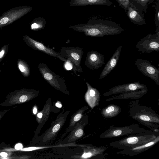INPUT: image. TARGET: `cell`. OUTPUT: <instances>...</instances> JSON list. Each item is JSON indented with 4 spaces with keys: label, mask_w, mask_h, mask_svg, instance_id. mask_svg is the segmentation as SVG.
<instances>
[{
    "label": "cell",
    "mask_w": 159,
    "mask_h": 159,
    "mask_svg": "<svg viewBox=\"0 0 159 159\" xmlns=\"http://www.w3.org/2000/svg\"><path fill=\"white\" fill-rule=\"evenodd\" d=\"M37 148L34 147H30L27 148H24L22 150L23 151H30L36 149Z\"/></svg>",
    "instance_id": "cell-29"
},
{
    "label": "cell",
    "mask_w": 159,
    "mask_h": 159,
    "mask_svg": "<svg viewBox=\"0 0 159 159\" xmlns=\"http://www.w3.org/2000/svg\"><path fill=\"white\" fill-rule=\"evenodd\" d=\"M138 141V139L136 137H129L126 139L127 143L131 144L136 143Z\"/></svg>",
    "instance_id": "cell-17"
},
{
    "label": "cell",
    "mask_w": 159,
    "mask_h": 159,
    "mask_svg": "<svg viewBox=\"0 0 159 159\" xmlns=\"http://www.w3.org/2000/svg\"><path fill=\"white\" fill-rule=\"evenodd\" d=\"M122 133L120 129H118L115 130L113 133L114 135L117 136L120 135Z\"/></svg>",
    "instance_id": "cell-26"
},
{
    "label": "cell",
    "mask_w": 159,
    "mask_h": 159,
    "mask_svg": "<svg viewBox=\"0 0 159 159\" xmlns=\"http://www.w3.org/2000/svg\"><path fill=\"white\" fill-rule=\"evenodd\" d=\"M81 114H77L74 118V121L76 122L78 121L81 118Z\"/></svg>",
    "instance_id": "cell-25"
},
{
    "label": "cell",
    "mask_w": 159,
    "mask_h": 159,
    "mask_svg": "<svg viewBox=\"0 0 159 159\" xmlns=\"http://www.w3.org/2000/svg\"><path fill=\"white\" fill-rule=\"evenodd\" d=\"M139 4L143 6L146 5L149 0H135Z\"/></svg>",
    "instance_id": "cell-19"
},
{
    "label": "cell",
    "mask_w": 159,
    "mask_h": 159,
    "mask_svg": "<svg viewBox=\"0 0 159 159\" xmlns=\"http://www.w3.org/2000/svg\"><path fill=\"white\" fill-rule=\"evenodd\" d=\"M104 56L98 52L91 50L88 52L84 61L85 66L91 70H97L105 64Z\"/></svg>",
    "instance_id": "cell-8"
},
{
    "label": "cell",
    "mask_w": 159,
    "mask_h": 159,
    "mask_svg": "<svg viewBox=\"0 0 159 159\" xmlns=\"http://www.w3.org/2000/svg\"><path fill=\"white\" fill-rule=\"evenodd\" d=\"M60 128V125L59 124H57L55 125L52 128V130L53 132L56 133L57 132Z\"/></svg>",
    "instance_id": "cell-24"
},
{
    "label": "cell",
    "mask_w": 159,
    "mask_h": 159,
    "mask_svg": "<svg viewBox=\"0 0 159 159\" xmlns=\"http://www.w3.org/2000/svg\"><path fill=\"white\" fill-rule=\"evenodd\" d=\"M8 51V46L5 44L0 49V62L4 58L7 53Z\"/></svg>",
    "instance_id": "cell-15"
},
{
    "label": "cell",
    "mask_w": 159,
    "mask_h": 159,
    "mask_svg": "<svg viewBox=\"0 0 159 159\" xmlns=\"http://www.w3.org/2000/svg\"><path fill=\"white\" fill-rule=\"evenodd\" d=\"M0 155L3 157H6L7 156V154L5 152H2L0 153Z\"/></svg>",
    "instance_id": "cell-31"
},
{
    "label": "cell",
    "mask_w": 159,
    "mask_h": 159,
    "mask_svg": "<svg viewBox=\"0 0 159 159\" xmlns=\"http://www.w3.org/2000/svg\"><path fill=\"white\" fill-rule=\"evenodd\" d=\"M127 10V15L132 23L139 25L145 24V20L143 17L132 6L131 3Z\"/></svg>",
    "instance_id": "cell-11"
},
{
    "label": "cell",
    "mask_w": 159,
    "mask_h": 159,
    "mask_svg": "<svg viewBox=\"0 0 159 159\" xmlns=\"http://www.w3.org/2000/svg\"><path fill=\"white\" fill-rule=\"evenodd\" d=\"M32 9L33 7L25 5L16 7L6 11L0 16V28L13 23L30 12Z\"/></svg>",
    "instance_id": "cell-4"
},
{
    "label": "cell",
    "mask_w": 159,
    "mask_h": 159,
    "mask_svg": "<svg viewBox=\"0 0 159 159\" xmlns=\"http://www.w3.org/2000/svg\"><path fill=\"white\" fill-rule=\"evenodd\" d=\"M137 68L144 75L159 85V70L148 60L138 58L134 62Z\"/></svg>",
    "instance_id": "cell-6"
},
{
    "label": "cell",
    "mask_w": 159,
    "mask_h": 159,
    "mask_svg": "<svg viewBox=\"0 0 159 159\" xmlns=\"http://www.w3.org/2000/svg\"><path fill=\"white\" fill-rule=\"evenodd\" d=\"M28 97L25 94L21 95L19 98V101L21 102H25L28 99Z\"/></svg>",
    "instance_id": "cell-21"
},
{
    "label": "cell",
    "mask_w": 159,
    "mask_h": 159,
    "mask_svg": "<svg viewBox=\"0 0 159 159\" xmlns=\"http://www.w3.org/2000/svg\"><path fill=\"white\" fill-rule=\"evenodd\" d=\"M112 3L109 0H71L70 2V6H84L98 5H111Z\"/></svg>",
    "instance_id": "cell-10"
},
{
    "label": "cell",
    "mask_w": 159,
    "mask_h": 159,
    "mask_svg": "<svg viewBox=\"0 0 159 159\" xmlns=\"http://www.w3.org/2000/svg\"><path fill=\"white\" fill-rule=\"evenodd\" d=\"M46 21L42 17H39L34 19L30 25V28L32 30L37 31L44 28L46 25Z\"/></svg>",
    "instance_id": "cell-13"
},
{
    "label": "cell",
    "mask_w": 159,
    "mask_h": 159,
    "mask_svg": "<svg viewBox=\"0 0 159 159\" xmlns=\"http://www.w3.org/2000/svg\"><path fill=\"white\" fill-rule=\"evenodd\" d=\"M22 147L23 146L21 143L17 144L15 147V148L16 150L21 149Z\"/></svg>",
    "instance_id": "cell-28"
},
{
    "label": "cell",
    "mask_w": 159,
    "mask_h": 159,
    "mask_svg": "<svg viewBox=\"0 0 159 159\" xmlns=\"http://www.w3.org/2000/svg\"><path fill=\"white\" fill-rule=\"evenodd\" d=\"M159 11H158V12H157V17L158 20H159Z\"/></svg>",
    "instance_id": "cell-35"
},
{
    "label": "cell",
    "mask_w": 159,
    "mask_h": 159,
    "mask_svg": "<svg viewBox=\"0 0 159 159\" xmlns=\"http://www.w3.org/2000/svg\"><path fill=\"white\" fill-rule=\"evenodd\" d=\"M154 142H150V143H149L146 144L145 145H143L141 146L138 147L136 148H134L133 149L135 150V149H139L141 148H146L147 147L150 146H151L153 144H154Z\"/></svg>",
    "instance_id": "cell-20"
},
{
    "label": "cell",
    "mask_w": 159,
    "mask_h": 159,
    "mask_svg": "<svg viewBox=\"0 0 159 159\" xmlns=\"http://www.w3.org/2000/svg\"><path fill=\"white\" fill-rule=\"evenodd\" d=\"M55 105L56 107L59 108H61L62 107L61 104L59 102H57L56 103Z\"/></svg>",
    "instance_id": "cell-32"
},
{
    "label": "cell",
    "mask_w": 159,
    "mask_h": 159,
    "mask_svg": "<svg viewBox=\"0 0 159 159\" xmlns=\"http://www.w3.org/2000/svg\"><path fill=\"white\" fill-rule=\"evenodd\" d=\"M37 112V109L36 107H34L33 110V113L34 114H36Z\"/></svg>",
    "instance_id": "cell-34"
},
{
    "label": "cell",
    "mask_w": 159,
    "mask_h": 159,
    "mask_svg": "<svg viewBox=\"0 0 159 159\" xmlns=\"http://www.w3.org/2000/svg\"><path fill=\"white\" fill-rule=\"evenodd\" d=\"M92 154L90 152H88L84 153L82 156V157L84 158H87L90 157Z\"/></svg>",
    "instance_id": "cell-30"
},
{
    "label": "cell",
    "mask_w": 159,
    "mask_h": 159,
    "mask_svg": "<svg viewBox=\"0 0 159 159\" xmlns=\"http://www.w3.org/2000/svg\"><path fill=\"white\" fill-rule=\"evenodd\" d=\"M122 46H119L109 60L101 72L99 78L102 79L107 76L116 66L122 50Z\"/></svg>",
    "instance_id": "cell-9"
},
{
    "label": "cell",
    "mask_w": 159,
    "mask_h": 159,
    "mask_svg": "<svg viewBox=\"0 0 159 159\" xmlns=\"http://www.w3.org/2000/svg\"><path fill=\"white\" fill-rule=\"evenodd\" d=\"M63 57L70 61L73 65L74 72H83L81 62L84 54L83 49L79 47H63L59 52Z\"/></svg>",
    "instance_id": "cell-3"
},
{
    "label": "cell",
    "mask_w": 159,
    "mask_h": 159,
    "mask_svg": "<svg viewBox=\"0 0 159 159\" xmlns=\"http://www.w3.org/2000/svg\"><path fill=\"white\" fill-rule=\"evenodd\" d=\"M69 28L83 33L86 36L96 37L117 35L123 31L122 28L117 24L101 20H90L84 24L71 25Z\"/></svg>",
    "instance_id": "cell-1"
},
{
    "label": "cell",
    "mask_w": 159,
    "mask_h": 159,
    "mask_svg": "<svg viewBox=\"0 0 159 159\" xmlns=\"http://www.w3.org/2000/svg\"><path fill=\"white\" fill-rule=\"evenodd\" d=\"M146 88L147 86L146 85L137 81L116 86L111 89V90L113 91L127 90L134 91L138 89Z\"/></svg>",
    "instance_id": "cell-12"
},
{
    "label": "cell",
    "mask_w": 159,
    "mask_h": 159,
    "mask_svg": "<svg viewBox=\"0 0 159 159\" xmlns=\"http://www.w3.org/2000/svg\"></svg>",
    "instance_id": "cell-37"
},
{
    "label": "cell",
    "mask_w": 159,
    "mask_h": 159,
    "mask_svg": "<svg viewBox=\"0 0 159 159\" xmlns=\"http://www.w3.org/2000/svg\"><path fill=\"white\" fill-rule=\"evenodd\" d=\"M117 1L120 5L125 10H127L130 3L129 0H117Z\"/></svg>",
    "instance_id": "cell-16"
},
{
    "label": "cell",
    "mask_w": 159,
    "mask_h": 159,
    "mask_svg": "<svg viewBox=\"0 0 159 159\" xmlns=\"http://www.w3.org/2000/svg\"><path fill=\"white\" fill-rule=\"evenodd\" d=\"M139 118L142 120L146 121H149L150 120V117L146 115H142L140 116Z\"/></svg>",
    "instance_id": "cell-23"
},
{
    "label": "cell",
    "mask_w": 159,
    "mask_h": 159,
    "mask_svg": "<svg viewBox=\"0 0 159 159\" xmlns=\"http://www.w3.org/2000/svg\"><path fill=\"white\" fill-rule=\"evenodd\" d=\"M83 134V131L81 129H79L76 130L75 133V135L78 137H80Z\"/></svg>",
    "instance_id": "cell-22"
},
{
    "label": "cell",
    "mask_w": 159,
    "mask_h": 159,
    "mask_svg": "<svg viewBox=\"0 0 159 159\" xmlns=\"http://www.w3.org/2000/svg\"><path fill=\"white\" fill-rule=\"evenodd\" d=\"M64 66L65 69L67 70H70L73 68V65L72 63L69 60L65 62Z\"/></svg>",
    "instance_id": "cell-18"
},
{
    "label": "cell",
    "mask_w": 159,
    "mask_h": 159,
    "mask_svg": "<svg viewBox=\"0 0 159 159\" xmlns=\"http://www.w3.org/2000/svg\"><path fill=\"white\" fill-rule=\"evenodd\" d=\"M114 110V108L113 106H110L107 108L106 110V112L107 113H109L111 111H112Z\"/></svg>",
    "instance_id": "cell-27"
},
{
    "label": "cell",
    "mask_w": 159,
    "mask_h": 159,
    "mask_svg": "<svg viewBox=\"0 0 159 159\" xmlns=\"http://www.w3.org/2000/svg\"><path fill=\"white\" fill-rule=\"evenodd\" d=\"M23 40L28 46L33 49L41 51L49 55L57 57L65 62L67 61V60L62 57L59 52L47 47L43 43L34 39L27 35L23 36Z\"/></svg>",
    "instance_id": "cell-7"
},
{
    "label": "cell",
    "mask_w": 159,
    "mask_h": 159,
    "mask_svg": "<svg viewBox=\"0 0 159 159\" xmlns=\"http://www.w3.org/2000/svg\"><path fill=\"white\" fill-rule=\"evenodd\" d=\"M136 47L138 51L143 53H150L153 51H159V31L154 34H151L141 39Z\"/></svg>",
    "instance_id": "cell-5"
},
{
    "label": "cell",
    "mask_w": 159,
    "mask_h": 159,
    "mask_svg": "<svg viewBox=\"0 0 159 159\" xmlns=\"http://www.w3.org/2000/svg\"><path fill=\"white\" fill-rule=\"evenodd\" d=\"M17 66L22 74L25 77H28L30 74V69L27 63L24 60L19 59L17 63Z\"/></svg>",
    "instance_id": "cell-14"
},
{
    "label": "cell",
    "mask_w": 159,
    "mask_h": 159,
    "mask_svg": "<svg viewBox=\"0 0 159 159\" xmlns=\"http://www.w3.org/2000/svg\"><path fill=\"white\" fill-rule=\"evenodd\" d=\"M1 70H0V73L1 72Z\"/></svg>",
    "instance_id": "cell-36"
},
{
    "label": "cell",
    "mask_w": 159,
    "mask_h": 159,
    "mask_svg": "<svg viewBox=\"0 0 159 159\" xmlns=\"http://www.w3.org/2000/svg\"><path fill=\"white\" fill-rule=\"evenodd\" d=\"M37 117L39 118H41L43 116V114L41 112L38 113L37 115Z\"/></svg>",
    "instance_id": "cell-33"
},
{
    "label": "cell",
    "mask_w": 159,
    "mask_h": 159,
    "mask_svg": "<svg viewBox=\"0 0 159 159\" xmlns=\"http://www.w3.org/2000/svg\"><path fill=\"white\" fill-rule=\"evenodd\" d=\"M38 68L42 76L52 86L61 91H67L64 79L52 71L47 65L40 63Z\"/></svg>",
    "instance_id": "cell-2"
}]
</instances>
